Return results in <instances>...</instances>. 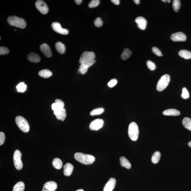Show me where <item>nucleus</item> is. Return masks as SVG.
Instances as JSON below:
<instances>
[{"instance_id":"obj_6","label":"nucleus","mask_w":191,"mask_h":191,"mask_svg":"<svg viewBox=\"0 0 191 191\" xmlns=\"http://www.w3.org/2000/svg\"><path fill=\"white\" fill-rule=\"evenodd\" d=\"M21 157L22 154L20 151L19 150H16L14 154L13 160L15 167L18 170H21L23 167Z\"/></svg>"},{"instance_id":"obj_26","label":"nucleus","mask_w":191,"mask_h":191,"mask_svg":"<svg viewBox=\"0 0 191 191\" xmlns=\"http://www.w3.org/2000/svg\"><path fill=\"white\" fill-rule=\"evenodd\" d=\"M25 188V185L24 182H19L14 186L13 191H24Z\"/></svg>"},{"instance_id":"obj_39","label":"nucleus","mask_w":191,"mask_h":191,"mask_svg":"<svg viewBox=\"0 0 191 191\" xmlns=\"http://www.w3.org/2000/svg\"><path fill=\"white\" fill-rule=\"evenodd\" d=\"M117 83L118 81L117 79H112L108 83V86L109 87L113 88L117 85Z\"/></svg>"},{"instance_id":"obj_30","label":"nucleus","mask_w":191,"mask_h":191,"mask_svg":"<svg viewBox=\"0 0 191 191\" xmlns=\"http://www.w3.org/2000/svg\"><path fill=\"white\" fill-rule=\"evenodd\" d=\"M27 87V85H26L25 83L21 82L17 85L16 87L17 91L20 93H24L26 90Z\"/></svg>"},{"instance_id":"obj_48","label":"nucleus","mask_w":191,"mask_h":191,"mask_svg":"<svg viewBox=\"0 0 191 191\" xmlns=\"http://www.w3.org/2000/svg\"><path fill=\"white\" fill-rule=\"evenodd\" d=\"M162 1L164 3L167 2V1H166V0H162Z\"/></svg>"},{"instance_id":"obj_12","label":"nucleus","mask_w":191,"mask_h":191,"mask_svg":"<svg viewBox=\"0 0 191 191\" xmlns=\"http://www.w3.org/2000/svg\"><path fill=\"white\" fill-rule=\"evenodd\" d=\"M57 187V184L55 182H48L44 184L42 191H55Z\"/></svg>"},{"instance_id":"obj_9","label":"nucleus","mask_w":191,"mask_h":191,"mask_svg":"<svg viewBox=\"0 0 191 191\" xmlns=\"http://www.w3.org/2000/svg\"><path fill=\"white\" fill-rule=\"evenodd\" d=\"M103 120L98 119L92 121L89 125L90 129L94 131H97L102 128L104 125Z\"/></svg>"},{"instance_id":"obj_4","label":"nucleus","mask_w":191,"mask_h":191,"mask_svg":"<svg viewBox=\"0 0 191 191\" xmlns=\"http://www.w3.org/2000/svg\"><path fill=\"white\" fill-rule=\"evenodd\" d=\"M16 123L20 129L24 133L29 132L30 126L28 122L25 118L21 116H17L15 119Z\"/></svg>"},{"instance_id":"obj_22","label":"nucleus","mask_w":191,"mask_h":191,"mask_svg":"<svg viewBox=\"0 0 191 191\" xmlns=\"http://www.w3.org/2000/svg\"><path fill=\"white\" fill-rule=\"evenodd\" d=\"M38 74L41 77L47 78L53 75V73L48 69H44L39 71L38 73Z\"/></svg>"},{"instance_id":"obj_17","label":"nucleus","mask_w":191,"mask_h":191,"mask_svg":"<svg viewBox=\"0 0 191 191\" xmlns=\"http://www.w3.org/2000/svg\"><path fill=\"white\" fill-rule=\"evenodd\" d=\"M63 173L66 176H69L72 174L74 166L70 163L66 164L63 167Z\"/></svg>"},{"instance_id":"obj_40","label":"nucleus","mask_w":191,"mask_h":191,"mask_svg":"<svg viewBox=\"0 0 191 191\" xmlns=\"http://www.w3.org/2000/svg\"><path fill=\"white\" fill-rule=\"evenodd\" d=\"M152 51L153 53L156 55L159 56H162V55L161 52L159 48L156 47H154L152 48Z\"/></svg>"},{"instance_id":"obj_33","label":"nucleus","mask_w":191,"mask_h":191,"mask_svg":"<svg viewBox=\"0 0 191 191\" xmlns=\"http://www.w3.org/2000/svg\"><path fill=\"white\" fill-rule=\"evenodd\" d=\"M88 67L83 64H81L78 69L79 73L81 72L82 74H85L87 72Z\"/></svg>"},{"instance_id":"obj_19","label":"nucleus","mask_w":191,"mask_h":191,"mask_svg":"<svg viewBox=\"0 0 191 191\" xmlns=\"http://www.w3.org/2000/svg\"><path fill=\"white\" fill-rule=\"evenodd\" d=\"M27 59L29 61L33 63H38L41 61V58L39 56L34 53L29 54L27 56Z\"/></svg>"},{"instance_id":"obj_10","label":"nucleus","mask_w":191,"mask_h":191,"mask_svg":"<svg viewBox=\"0 0 191 191\" xmlns=\"http://www.w3.org/2000/svg\"><path fill=\"white\" fill-rule=\"evenodd\" d=\"M51 26L53 30L58 33L62 35H67L68 33V31L67 29L62 28L60 24L58 22H53Z\"/></svg>"},{"instance_id":"obj_25","label":"nucleus","mask_w":191,"mask_h":191,"mask_svg":"<svg viewBox=\"0 0 191 191\" xmlns=\"http://www.w3.org/2000/svg\"><path fill=\"white\" fill-rule=\"evenodd\" d=\"M55 47L57 51L60 53L63 54L65 53L66 47L65 45L61 42H58L55 44Z\"/></svg>"},{"instance_id":"obj_20","label":"nucleus","mask_w":191,"mask_h":191,"mask_svg":"<svg viewBox=\"0 0 191 191\" xmlns=\"http://www.w3.org/2000/svg\"><path fill=\"white\" fill-rule=\"evenodd\" d=\"M180 113L179 111L174 109H166L163 112L165 115L176 116L179 115Z\"/></svg>"},{"instance_id":"obj_45","label":"nucleus","mask_w":191,"mask_h":191,"mask_svg":"<svg viewBox=\"0 0 191 191\" xmlns=\"http://www.w3.org/2000/svg\"><path fill=\"white\" fill-rule=\"evenodd\" d=\"M134 2L136 3L137 4H140V0H134Z\"/></svg>"},{"instance_id":"obj_14","label":"nucleus","mask_w":191,"mask_h":191,"mask_svg":"<svg viewBox=\"0 0 191 191\" xmlns=\"http://www.w3.org/2000/svg\"><path fill=\"white\" fill-rule=\"evenodd\" d=\"M64 102L60 99H56L55 100V103L52 104L51 105L52 109L54 112H56L62 110L64 108Z\"/></svg>"},{"instance_id":"obj_27","label":"nucleus","mask_w":191,"mask_h":191,"mask_svg":"<svg viewBox=\"0 0 191 191\" xmlns=\"http://www.w3.org/2000/svg\"><path fill=\"white\" fill-rule=\"evenodd\" d=\"M132 52L131 50L128 48H125L122 54L121 55V57L123 60H125L131 56Z\"/></svg>"},{"instance_id":"obj_41","label":"nucleus","mask_w":191,"mask_h":191,"mask_svg":"<svg viewBox=\"0 0 191 191\" xmlns=\"http://www.w3.org/2000/svg\"><path fill=\"white\" fill-rule=\"evenodd\" d=\"M95 62L96 60L95 59H93L88 61L85 62L81 64H84V65H86L89 68L91 66H93L95 63Z\"/></svg>"},{"instance_id":"obj_8","label":"nucleus","mask_w":191,"mask_h":191,"mask_svg":"<svg viewBox=\"0 0 191 191\" xmlns=\"http://www.w3.org/2000/svg\"><path fill=\"white\" fill-rule=\"evenodd\" d=\"M95 55L93 52L85 51L81 56L79 59L81 64L88 61L95 59Z\"/></svg>"},{"instance_id":"obj_47","label":"nucleus","mask_w":191,"mask_h":191,"mask_svg":"<svg viewBox=\"0 0 191 191\" xmlns=\"http://www.w3.org/2000/svg\"><path fill=\"white\" fill-rule=\"evenodd\" d=\"M76 191H84V190H83L82 189H78V190H76Z\"/></svg>"},{"instance_id":"obj_1","label":"nucleus","mask_w":191,"mask_h":191,"mask_svg":"<svg viewBox=\"0 0 191 191\" xmlns=\"http://www.w3.org/2000/svg\"><path fill=\"white\" fill-rule=\"evenodd\" d=\"M74 157L76 160L85 165L92 164L95 160V157L93 155L81 153H76L74 154Z\"/></svg>"},{"instance_id":"obj_29","label":"nucleus","mask_w":191,"mask_h":191,"mask_svg":"<svg viewBox=\"0 0 191 191\" xmlns=\"http://www.w3.org/2000/svg\"><path fill=\"white\" fill-rule=\"evenodd\" d=\"M161 157L160 153L157 151L154 153L152 158V161L154 164H157L159 162Z\"/></svg>"},{"instance_id":"obj_37","label":"nucleus","mask_w":191,"mask_h":191,"mask_svg":"<svg viewBox=\"0 0 191 191\" xmlns=\"http://www.w3.org/2000/svg\"><path fill=\"white\" fill-rule=\"evenodd\" d=\"M9 50L6 47L1 46L0 47V55H4L7 54L9 53Z\"/></svg>"},{"instance_id":"obj_46","label":"nucleus","mask_w":191,"mask_h":191,"mask_svg":"<svg viewBox=\"0 0 191 191\" xmlns=\"http://www.w3.org/2000/svg\"><path fill=\"white\" fill-rule=\"evenodd\" d=\"M188 145L189 147L191 148V141L189 142L188 143Z\"/></svg>"},{"instance_id":"obj_32","label":"nucleus","mask_w":191,"mask_h":191,"mask_svg":"<svg viewBox=\"0 0 191 191\" xmlns=\"http://www.w3.org/2000/svg\"><path fill=\"white\" fill-rule=\"evenodd\" d=\"M104 112V109L102 108H100L93 109L90 112V115L92 116L98 115L101 114Z\"/></svg>"},{"instance_id":"obj_42","label":"nucleus","mask_w":191,"mask_h":191,"mask_svg":"<svg viewBox=\"0 0 191 191\" xmlns=\"http://www.w3.org/2000/svg\"><path fill=\"white\" fill-rule=\"evenodd\" d=\"M6 137L4 133L3 132L0 133V145H1L4 143Z\"/></svg>"},{"instance_id":"obj_21","label":"nucleus","mask_w":191,"mask_h":191,"mask_svg":"<svg viewBox=\"0 0 191 191\" xmlns=\"http://www.w3.org/2000/svg\"><path fill=\"white\" fill-rule=\"evenodd\" d=\"M120 165L123 167H124L127 169H130L131 168V165L130 161L125 157H122L120 159Z\"/></svg>"},{"instance_id":"obj_18","label":"nucleus","mask_w":191,"mask_h":191,"mask_svg":"<svg viewBox=\"0 0 191 191\" xmlns=\"http://www.w3.org/2000/svg\"><path fill=\"white\" fill-rule=\"evenodd\" d=\"M54 114L57 119L62 121L65 120L67 116L66 109L64 108L60 111L54 112Z\"/></svg>"},{"instance_id":"obj_7","label":"nucleus","mask_w":191,"mask_h":191,"mask_svg":"<svg viewBox=\"0 0 191 191\" xmlns=\"http://www.w3.org/2000/svg\"><path fill=\"white\" fill-rule=\"evenodd\" d=\"M35 6L37 9L43 14H46L48 11V8L47 5L44 1L38 0L36 1Z\"/></svg>"},{"instance_id":"obj_34","label":"nucleus","mask_w":191,"mask_h":191,"mask_svg":"<svg viewBox=\"0 0 191 191\" xmlns=\"http://www.w3.org/2000/svg\"><path fill=\"white\" fill-rule=\"evenodd\" d=\"M181 96L185 99L188 98L189 97V94L188 90L186 88H184L182 90Z\"/></svg>"},{"instance_id":"obj_49","label":"nucleus","mask_w":191,"mask_h":191,"mask_svg":"<svg viewBox=\"0 0 191 191\" xmlns=\"http://www.w3.org/2000/svg\"><path fill=\"white\" fill-rule=\"evenodd\" d=\"M171 1H170V0H167V2L168 3H170V2H171Z\"/></svg>"},{"instance_id":"obj_36","label":"nucleus","mask_w":191,"mask_h":191,"mask_svg":"<svg viewBox=\"0 0 191 191\" xmlns=\"http://www.w3.org/2000/svg\"><path fill=\"white\" fill-rule=\"evenodd\" d=\"M147 65L148 67L151 71H154L156 69L155 64L150 60L148 61Z\"/></svg>"},{"instance_id":"obj_2","label":"nucleus","mask_w":191,"mask_h":191,"mask_svg":"<svg viewBox=\"0 0 191 191\" xmlns=\"http://www.w3.org/2000/svg\"><path fill=\"white\" fill-rule=\"evenodd\" d=\"M9 25L16 27L24 29L26 26V23L24 19L16 16H10L7 19Z\"/></svg>"},{"instance_id":"obj_44","label":"nucleus","mask_w":191,"mask_h":191,"mask_svg":"<svg viewBox=\"0 0 191 191\" xmlns=\"http://www.w3.org/2000/svg\"><path fill=\"white\" fill-rule=\"evenodd\" d=\"M75 1L76 4L80 5L82 2L83 1L82 0H76V1Z\"/></svg>"},{"instance_id":"obj_43","label":"nucleus","mask_w":191,"mask_h":191,"mask_svg":"<svg viewBox=\"0 0 191 191\" xmlns=\"http://www.w3.org/2000/svg\"><path fill=\"white\" fill-rule=\"evenodd\" d=\"M111 1L113 3H114V4L116 5H118L120 4V1L119 0H112Z\"/></svg>"},{"instance_id":"obj_5","label":"nucleus","mask_w":191,"mask_h":191,"mask_svg":"<svg viewBox=\"0 0 191 191\" xmlns=\"http://www.w3.org/2000/svg\"><path fill=\"white\" fill-rule=\"evenodd\" d=\"M170 77L169 75L165 74L160 78L158 82L157 89L158 91H163L167 88L170 82Z\"/></svg>"},{"instance_id":"obj_31","label":"nucleus","mask_w":191,"mask_h":191,"mask_svg":"<svg viewBox=\"0 0 191 191\" xmlns=\"http://www.w3.org/2000/svg\"><path fill=\"white\" fill-rule=\"evenodd\" d=\"M180 1L179 0H174L173 1L172 6L173 10L175 12H177L178 11L180 8Z\"/></svg>"},{"instance_id":"obj_38","label":"nucleus","mask_w":191,"mask_h":191,"mask_svg":"<svg viewBox=\"0 0 191 191\" xmlns=\"http://www.w3.org/2000/svg\"><path fill=\"white\" fill-rule=\"evenodd\" d=\"M103 23L100 17H98L94 21V25L97 27H100L102 26Z\"/></svg>"},{"instance_id":"obj_3","label":"nucleus","mask_w":191,"mask_h":191,"mask_svg":"<svg viewBox=\"0 0 191 191\" xmlns=\"http://www.w3.org/2000/svg\"><path fill=\"white\" fill-rule=\"evenodd\" d=\"M139 129L138 125L135 122H132L129 125L128 128V135L131 140L136 141L139 135Z\"/></svg>"},{"instance_id":"obj_13","label":"nucleus","mask_w":191,"mask_h":191,"mask_svg":"<svg viewBox=\"0 0 191 191\" xmlns=\"http://www.w3.org/2000/svg\"><path fill=\"white\" fill-rule=\"evenodd\" d=\"M135 22L137 23L138 27L141 30H145L146 28L147 22L146 20L144 17H138L135 19Z\"/></svg>"},{"instance_id":"obj_11","label":"nucleus","mask_w":191,"mask_h":191,"mask_svg":"<svg viewBox=\"0 0 191 191\" xmlns=\"http://www.w3.org/2000/svg\"><path fill=\"white\" fill-rule=\"evenodd\" d=\"M171 39L173 41H184L186 40L187 36L182 32H178L171 35Z\"/></svg>"},{"instance_id":"obj_23","label":"nucleus","mask_w":191,"mask_h":191,"mask_svg":"<svg viewBox=\"0 0 191 191\" xmlns=\"http://www.w3.org/2000/svg\"><path fill=\"white\" fill-rule=\"evenodd\" d=\"M178 54L180 57L185 59L191 58V52L188 50H182L179 52Z\"/></svg>"},{"instance_id":"obj_35","label":"nucleus","mask_w":191,"mask_h":191,"mask_svg":"<svg viewBox=\"0 0 191 191\" xmlns=\"http://www.w3.org/2000/svg\"><path fill=\"white\" fill-rule=\"evenodd\" d=\"M100 1L99 0H93L90 1L88 4V6L90 8L96 7L100 4Z\"/></svg>"},{"instance_id":"obj_24","label":"nucleus","mask_w":191,"mask_h":191,"mask_svg":"<svg viewBox=\"0 0 191 191\" xmlns=\"http://www.w3.org/2000/svg\"><path fill=\"white\" fill-rule=\"evenodd\" d=\"M52 164L54 167L58 170L61 169L63 165V163L61 160L58 158H55L54 159L52 162Z\"/></svg>"},{"instance_id":"obj_16","label":"nucleus","mask_w":191,"mask_h":191,"mask_svg":"<svg viewBox=\"0 0 191 191\" xmlns=\"http://www.w3.org/2000/svg\"><path fill=\"white\" fill-rule=\"evenodd\" d=\"M41 50L46 56L50 57L52 56V53L50 47L47 44L44 43L40 46Z\"/></svg>"},{"instance_id":"obj_15","label":"nucleus","mask_w":191,"mask_h":191,"mask_svg":"<svg viewBox=\"0 0 191 191\" xmlns=\"http://www.w3.org/2000/svg\"><path fill=\"white\" fill-rule=\"evenodd\" d=\"M115 179L111 178L106 184L103 188V191H113L116 185Z\"/></svg>"},{"instance_id":"obj_28","label":"nucleus","mask_w":191,"mask_h":191,"mask_svg":"<svg viewBox=\"0 0 191 191\" xmlns=\"http://www.w3.org/2000/svg\"><path fill=\"white\" fill-rule=\"evenodd\" d=\"M182 124L186 128L191 131V119L190 118H184L182 121Z\"/></svg>"}]
</instances>
